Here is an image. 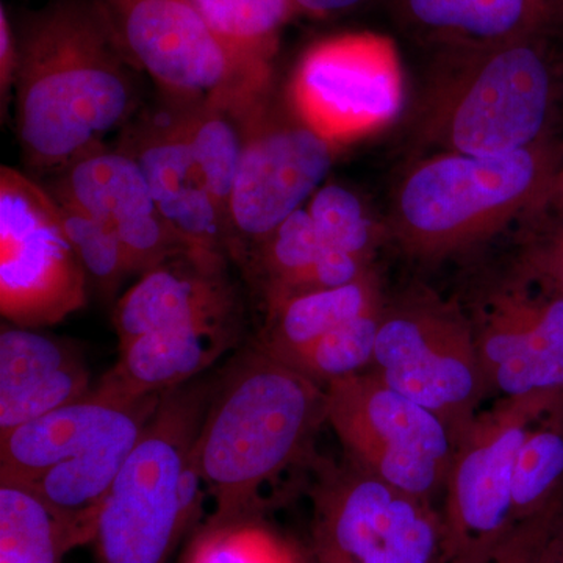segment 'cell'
I'll return each mask as SVG.
<instances>
[{"label":"cell","instance_id":"6da1fadb","mask_svg":"<svg viewBox=\"0 0 563 563\" xmlns=\"http://www.w3.org/2000/svg\"><path fill=\"white\" fill-rule=\"evenodd\" d=\"M16 135L29 168L57 176L143 109L139 70L90 0H55L18 33Z\"/></svg>","mask_w":563,"mask_h":563},{"label":"cell","instance_id":"4fadbf2b","mask_svg":"<svg viewBox=\"0 0 563 563\" xmlns=\"http://www.w3.org/2000/svg\"><path fill=\"white\" fill-rule=\"evenodd\" d=\"M443 528L429 499L363 472L321 473L313 490V548L320 563H440Z\"/></svg>","mask_w":563,"mask_h":563},{"label":"cell","instance_id":"d590c367","mask_svg":"<svg viewBox=\"0 0 563 563\" xmlns=\"http://www.w3.org/2000/svg\"><path fill=\"white\" fill-rule=\"evenodd\" d=\"M377 2L385 3V0H292L299 14L317 18V20L344 16V14L368 9Z\"/></svg>","mask_w":563,"mask_h":563},{"label":"cell","instance_id":"4316f807","mask_svg":"<svg viewBox=\"0 0 563 563\" xmlns=\"http://www.w3.org/2000/svg\"><path fill=\"white\" fill-rule=\"evenodd\" d=\"M563 477V420L559 404L533 422L517 461L512 479L515 525L553 507Z\"/></svg>","mask_w":563,"mask_h":563},{"label":"cell","instance_id":"2e32d148","mask_svg":"<svg viewBox=\"0 0 563 563\" xmlns=\"http://www.w3.org/2000/svg\"><path fill=\"white\" fill-rule=\"evenodd\" d=\"M476 335L487 388L506 398L563 396V296H496Z\"/></svg>","mask_w":563,"mask_h":563},{"label":"cell","instance_id":"7402d4cb","mask_svg":"<svg viewBox=\"0 0 563 563\" xmlns=\"http://www.w3.org/2000/svg\"><path fill=\"white\" fill-rule=\"evenodd\" d=\"M240 268L262 292L265 309L302 292L343 287L369 273L368 263L322 242L306 207L255 246Z\"/></svg>","mask_w":563,"mask_h":563},{"label":"cell","instance_id":"9a60e30c","mask_svg":"<svg viewBox=\"0 0 563 563\" xmlns=\"http://www.w3.org/2000/svg\"><path fill=\"white\" fill-rule=\"evenodd\" d=\"M118 146L139 163L168 224L192 250L229 255V229L185 140L172 103L141 109L121 131Z\"/></svg>","mask_w":563,"mask_h":563},{"label":"cell","instance_id":"8fae6325","mask_svg":"<svg viewBox=\"0 0 563 563\" xmlns=\"http://www.w3.org/2000/svg\"><path fill=\"white\" fill-rule=\"evenodd\" d=\"M87 273L49 190L0 168V310L24 325L62 321L87 302Z\"/></svg>","mask_w":563,"mask_h":563},{"label":"cell","instance_id":"8d00e7d4","mask_svg":"<svg viewBox=\"0 0 563 563\" xmlns=\"http://www.w3.org/2000/svg\"><path fill=\"white\" fill-rule=\"evenodd\" d=\"M543 209H551L563 218V158L559 168L555 169Z\"/></svg>","mask_w":563,"mask_h":563},{"label":"cell","instance_id":"e575fe53","mask_svg":"<svg viewBox=\"0 0 563 563\" xmlns=\"http://www.w3.org/2000/svg\"><path fill=\"white\" fill-rule=\"evenodd\" d=\"M532 265L550 292L563 296V222L537 251Z\"/></svg>","mask_w":563,"mask_h":563},{"label":"cell","instance_id":"ba28073f","mask_svg":"<svg viewBox=\"0 0 563 563\" xmlns=\"http://www.w3.org/2000/svg\"><path fill=\"white\" fill-rule=\"evenodd\" d=\"M324 391L325 421L351 463L418 498L444 487L454 442L437 415L374 373L340 377Z\"/></svg>","mask_w":563,"mask_h":563},{"label":"cell","instance_id":"7c38bea8","mask_svg":"<svg viewBox=\"0 0 563 563\" xmlns=\"http://www.w3.org/2000/svg\"><path fill=\"white\" fill-rule=\"evenodd\" d=\"M402 101L398 47L376 32L317 41L299 58L287 91L296 117L335 147L383 131Z\"/></svg>","mask_w":563,"mask_h":563},{"label":"cell","instance_id":"4dcf8cb0","mask_svg":"<svg viewBox=\"0 0 563 563\" xmlns=\"http://www.w3.org/2000/svg\"><path fill=\"white\" fill-rule=\"evenodd\" d=\"M306 209L328 246L365 263L372 261L379 242V229L354 191L329 181L314 191Z\"/></svg>","mask_w":563,"mask_h":563},{"label":"cell","instance_id":"d6a6232c","mask_svg":"<svg viewBox=\"0 0 563 563\" xmlns=\"http://www.w3.org/2000/svg\"><path fill=\"white\" fill-rule=\"evenodd\" d=\"M559 504L529 520L514 526L490 554L479 563H532L533 555L558 520Z\"/></svg>","mask_w":563,"mask_h":563},{"label":"cell","instance_id":"9c48e42d","mask_svg":"<svg viewBox=\"0 0 563 563\" xmlns=\"http://www.w3.org/2000/svg\"><path fill=\"white\" fill-rule=\"evenodd\" d=\"M561 395L506 398L454 443L442 518V563H479L512 531L515 461L529 429Z\"/></svg>","mask_w":563,"mask_h":563},{"label":"cell","instance_id":"d6986e66","mask_svg":"<svg viewBox=\"0 0 563 563\" xmlns=\"http://www.w3.org/2000/svg\"><path fill=\"white\" fill-rule=\"evenodd\" d=\"M140 398L96 385L76 401L0 433V483L31 485L113 431Z\"/></svg>","mask_w":563,"mask_h":563},{"label":"cell","instance_id":"8992f818","mask_svg":"<svg viewBox=\"0 0 563 563\" xmlns=\"http://www.w3.org/2000/svg\"><path fill=\"white\" fill-rule=\"evenodd\" d=\"M125 60L165 98L242 102L273 90V65L229 46L192 0H90Z\"/></svg>","mask_w":563,"mask_h":563},{"label":"cell","instance_id":"ffe728a7","mask_svg":"<svg viewBox=\"0 0 563 563\" xmlns=\"http://www.w3.org/2000/svg\"><path fill=\"white\" fill-rule=\"evenodd\" d=\"M162 396H144L139 406L98 443L27 485L58 518L73 548L95 542L96 528L111 485L161 406Z\"/></svg>","mask_w":563,"mask_h":563},{"label":"cell","instance_id":"ac0fdd59","mask_svg":"<svg viewBox=\"0 0 563 563\" xmlns=\"http://www.w3.org/2000/svg\"><path fill=\"white\" fill-rule=\"evenodd\" d=\"M407 35L431 49L563 36V0H385Z\"/></svg>","mask_w":563,"mask_h":563},{"label":"cell","instance_id":"5b68a950","mask_svg":"<svg viewBox=\"0 0 563 563\" xmlns=\"http://www.w3.org/2000/svg\"><path fill=\"white\" fill-rule=\"evenodd\" d=\"M210 388L184 384L163 393L103 503L95 536L99 563H168L198 509L196 443Z\"/></svg>","mask_w":563,"mask_h":563},{"label":"cell","instance_id":"7a4b0ae2","mask_svg":"<svg viewBox=\"0 0 563 563\" xmlns=\"http://www.w3.org/2000/svg\"><path fill=\"white\" fill-rule=\"evenodd\" d=\"M324 420L320 384L258 346L244 352L211 396L196 443L217 504L209 526L251 520L263 487L301 459Z\"/></svg>","mask_w":563,"mask_h":563},{"label":"cell","instance_id":"e0dca14e","mask_svg":"<svg viewBox=\"0 0 563 563\" xmlns=\"http://www.w3.org/2000/svg\"><path fill=\"white\" fill-rule=\"evenodd\" d=\"M220 255H176L141 274L114 307L120 344L144 333L239 322V296Z\"/></svg>","mask_w":563,"mask_h":563},{"label":"cell","instance_id":"83f0119b","mask_svg":"<svg viewBox=\"0 0 563 563\" xmlns=\"http://www.w3.org/2000/svg\"><path fill=\"white\" fill-rule=\"evenodd\" d=\"M192 3L229 46L272 65L282 31L299 14L292 0H192Z\"/></svg>","mask_w":563,"mask_h":563},{"label":"cell","instance_id":"1f68e13d","mask_svg":"<svg viewBox=\"0 0 563 563\" xmlns=\"http://www.w3.org/2000/svg\"><path fill=\"white\" fill-rule=\"evenodd\" d=\"M188 563H298L290 548L251 520L209 526Z\"/></svg>","mask_w":563,"mask_h":563},{"label":"cell","instance_id":"603a6c76","mask_svg":"<svg viewBox=\"0 0 563 563\" xmlns=\"http://www.w3.org/2000/svg\"><path fill=\"white\" fill-rule=\"evenodd\" d=\"M239 322L165 329L120 344L117 365L101 387L128 398L163 395L187 384L236 342Z\"/></svg>","mask_w":563,"mask_h":563},{"label":"cell","instance_id":"74e56055","mask_svg":"<svg viewBox=\"0 0 563 563\" xmlns=\"http://www.w3.org/2000/svg\"><path fill=\"white\" fill-rule=\"evenodd\" d=\"M440 563H442V562H440Z\"/></svg>","mask_w":563,"mask_h":563},{"label":"cell","instance_id":"f546056e","mask_svg":"<svg viewBox=\"0 0 563 563\" xmlns=\"http://www.w3.org/2000/svg\"><path fill=\"white\" fill-rule=\"evenodd\" d=\"M49 192L57 203L66 236L85 273L106 295H110L132 274L131 263L120 239L109 225L96 220L66 196L52 190Z\"/></svg>","mask_w":563,"mask_h":563},{"label":"cell","instance_id":"cb8c5ba5","mask_svg":"<svg viewBox=\"0 0 563 563\" xmlns=\"http://www.w3.org/2000/svg\"><path fill=\"white\" fill-rule=\"evenodd\" d=\"M380 307L372 272L343 287L291 296L266 309V322L257 346L288 363L318 340Z\"/></svg>","mask_w":563,"mask_h":563},{"label":"cell","instance_id":"836d02e7","mask_svg":"<svg viewBox=\"0 0 563 563\" xmlns=\"http://www.w3.org/2000/svg\"><path fill=\"white\" fill-rule=\"evenodd\" d=\"M18 68H20V46L18 35L11 25L7 7L0 5V110L2 120L5 118L14 85H16Z\"/></svg>","mask_w":563,"mask_h":563},{"label":"cell","instance_id":"44dd1931","mask_svg":"<svg viewBox=\"0 0 563 563\" xmlns=\"http://www.w3.org/2000/svg\"><path fill=\"white\" fill-rule=\"evenodd\" d=\"M90 390V373L73 344L22 328L0 333V433Z\"/></svg>","mask_w":563,"mask_h":563},{"label":"cell","instance_id":"484cf974","mask_svg":"<svg viewBox=\"0 0 563 563\" xmlns=\"http://www.w3.org/2000/svg\"><path fill=\"white\" fill-rule=\"evenodd\" d=\"M70 550L68 533L31 487L0 483V563H60Z\"/></svg>","mask_w":563,"mask_h":563},{"label":"cell","instance_id":"277c9868","mask_svg":"<svg viewBox=\"0 0 563 563\" xmlns=\"http://www.w3.org/2000/svg\"><path fill=\"white\" fill-rule=\"evenodd\" d=\"M563 158L553 141L501 155L439 152L404 177L391 206L396 240L420 257L484 242L523 211L542 210Z\"/></svg>","mask_w":563,"mask_h":563},{"label":"cell","instance_id":"5bb4252c","mask_svg":"<svg viewBox=\"0 0 563 563\" xmlns=\"http://www.w3.org/2000/svg\"><path fill=\"white\" fill-rule=\"evenodd\" d=\"M46 188L109 225L128 254L132 273L144 274L187 252L203 254L163 218L139 163L118 144L106 143L81 155Z\"/></svg>","mask_w":563,"mask_h":563},{"label":"cell","instance_id":"3957f363","mask_svg":"<svg viewBox=\"0 0 563 563\" xmlns=\"http://www.w3.org/2000/svg\"><path fill=\"white\" fill-rule=\"evenodd\" d=\"M555 41L433 51L415 131L442 152L501 157L550 141Z\"/></svg>","mask_w":563,"mask_h":563},{"label":"cell","instance_id":"d4e9b609","mask_svg":"<svg viewBox=\"0 0 563 563\" xmlns=\"http://www.w3.org/2000/svg\"><path fill=\"white\" fill-rule=\"evenodd\" d=\"M165 99L176 111L185 140L228 221L233 181L244 147V103L220 95L190 101Z\"/></svg>","mask_w":563,"mask_h":563},{"label":"cell","instance_id":"52a82bcc","mask_svg":"<svg viewBox=\"0 0 563 563\" xmlns=\"http://www.w3.org/2000/svg\"><path fill=\"white\" fill-rule=\"evenodd\" d=\"M244 147L229 203V255L242 266L273 231L303 209L333 165L336 147L321 139L273 91L242 107Z\"/></svg>","mask_w":563,"mask_h":563},{"label":"cell","instance_id":"f1b7e54d","mask_svg":"<svg viewBox=\"0 0 563 563\" xmlns=\"http://www.w3.org/2000/svg\"><path fill=\"white\" fill-rule=\"evenodd\" d=\"M383 306L361 314L342 328L299 352L287 365L306 374L318 384L362 373L373 363L374 346L379 332Z\"/></svg>","mask_w":563,"mask_h":563},{"label":"cell","instance_id":"30bf717a","mask_svg":"<svg viewBox=\"0 0 563 563\" xmlns=\"http://www.w3.org/2000/svg\"><path fill=\"white\" fill-rule=\"evenodd\" d=\"M372 365L385 385L437 415L454 443L487 390L472 325L439 302L384 310Z\"/></svg>","mask_w":563,"mask_h":563}]
</instances>
